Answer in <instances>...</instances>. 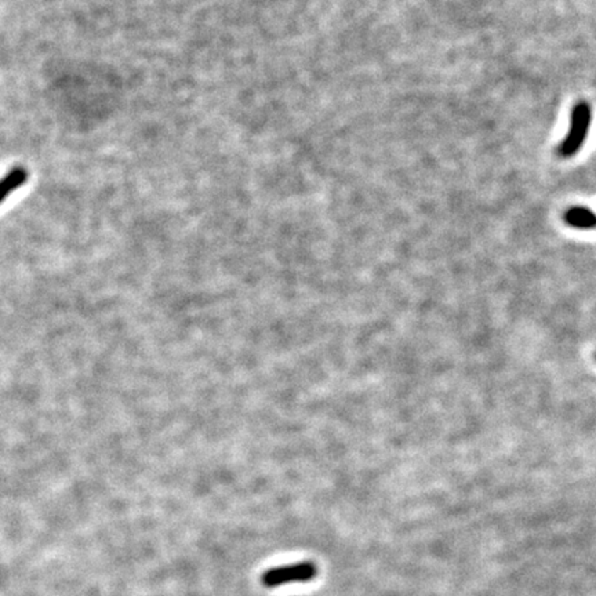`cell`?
Returning a JSON list of instances; mask_svg holds the SVG:
<instances>
[{
  "instance_id": "obj_2",
  "label": "cell",
  "mask_w": 596,
  "mask_h": 596,
  "mask_svg": "<svg viewBox=\"0 0 596 596\" xmlns=\"http://www.w3.org/2000/svg\"><path fill=\"white\" fill-rule=\"evenodd\" d=\"M318 568L312 562H298L287 566H279L267 570L261 581L265 587L275 588L290 583H306L316 577Z\"/></svg>"
},
{
  "instance_id": "obj_1",
  "label": "cell",
  "mask_w": 596,
  "mask_h": 596,
  "mask_svg": "<svg viewBox=\"0 0 596 596\" xmlns=\"http://www.w3.org/2000/svg\"><path fill=\"white\" fill-rule=\"evenodd\" d=\"M592 122V108L588 103H577L570 115V127L568 136L558 147V155L562 158H573L583 148Z\"/></svg>"
},
{
  "instance_id": "obj_3",
  "label": "cell",
  "mask_w": 596,
  "mask_h": 596,
  "mask_svg": "<svg viewBox=\"0 0 596 596\" xmlns=\"http://www.w3.org/2000/svg\"><path fill=\"white\" fill-rule=\"evenodd\" d=\"M566 224L577 229L596 228V213L585 206H573L565 213Z\"/></svg>"
},
{
  "instance_id": "obj_4",
  "label": "cell",
  "mask_w": 596,
  "mask_h": 596,
  "mask_svg": "<svg viewBox=\"0 0 596 596\" xmlns=\"http://www.w3.org/2000/svg\"><path fill=\"white\" fill-rule=\"evenodd\" d=\"M28 171L23 167H16L0 180V203L17 188L27 183Z\"/></svg>"
}]
</instances>
